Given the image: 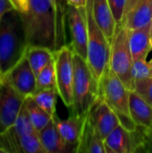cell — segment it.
I'll use <instances>...</instances> for the list:
<instances>
[{"mask_svg":"<svg viewBox=\"0 0 152 153\" xmlns=\"http://www.w3.org/2000/svg\"><path fill=\"white\" fill-rule=\"evenodd\" d=\"M104 144L106 153L132 152L131 133L119 125L104 139Z\"/></svg>","mask_w":152,"mask_h":153,"instance_id":"19","label":"cell"},{"mask_svg":"<svg viewBox=\"0 0 152 153\" xmlns=\"http://www.w3.org/2000/svg\"><path fill=\"white\" fill-rule=\"evenodd\" d=\"M88 0H66L67 4L75 7H85Z\"/></svg>","mask_w":152,"mask_h":153,"instance_id":"31","label":"cell"},{"mask_svg":"<svg viewBox=\"0 0 152 153\" xmlns=\"http://www.w3.org/2000/svg\"><path fill=\"white\" fill-rule=\"evenodd\" d=\"M75 152L106 153L104 140L99 136L96 129L91 125L88 117V114Z\"/></svg>","mask_w":152,"mask_h":153,"instance_id":"17","label":"cell"},{"mask_svg":"<svg viewBox=\"0 0 152 153\" xmlns=\"http://www.w3.org/2000/svg\"><path fill=\"white\" fill-rule=\"evenodd\" d=\"M99 94L119 118L120 125L133 133L137 126L131 118L129 110V90L108 66L99 82Z\"/></svg>","mask_w":152,"mask_h":153,"instance_id":"3","label":"cell"},{"mask_svg":"<svg viewBox=\"0 0 152 153\" xmlns=\"http://www.w3.org/2000/svg\"><path fill=\"white\" fill-rule=\"evenodd\" d=\"M39 135L47 153H65L70 152H75V149H73V147L76 146L71 145L64 140L53 118L39 133Z\"/></svg>","mask_w":152,"mask_h":153,"instance_id":"12","label":"cell"},{"mask_svg":"<svg viewBox=\"0 0 152 153\" xmlns=\"http://www.w3.org/2000/svg\"><path fill=\"white\" fill-rule=\"evenodd\" d=\"M151 33H152V20H151Z\"/></svg>","mask_w":152,"mask_h":153,"instance_id":"34","label":"cell"},{"mask_svg":"<svg viewBox=\"0 0 152 153\" xmlns=\"http://www.w3.org/2000/svg\"><path fill=\"white\" fill-rule=\"evenodd\" d=\"M24 105L29 113L30 119L35 128V130L39 133L51 120L52 117L42 109L31 96L26 97L24 100Z\"/></svg>","mask_w":152,"mask_h":153,"instance_id":"21","label":"cell"},{"mask_svg":"<svg viewBox=\"0 0 152 153\" xmlns=\"http://www.w3.org/2000/svg\"><path fill=\"white\" fill-rule=\"evenodd\" d=\"M151 23L134 30H128V38L133 61L147 58L151 49Z\"/></svg>","mask_w":152,"mask_h":153,"instance_id":"16","label":"cell"},{"mask_svg":"<svg viewBox=\"0 0 152 153\" xmlns=\"http://www.w3.org/2000/svg\"><path fill=\"white\" fill-rule=\"evenodd\" d=\"M88 117L103 140L120 125L118 117L100 95L90 108Z\"/></svg>","mask_w":152,"mask_h":153,"instance_id":"11","label":"cell"},{"mask_svg":"<svg viewBox=\"0 0 152 153\" xmlns=\"http://www.w3.org/2000/svg\"><path fill=\"white\" fill-rule=\"evenodd\" d=\"M11 128L13 130V132L21 138L22 136L28 134H31L34 132H37L30 119L29 117V113L26 109V107L23 105L21 108V111L16 118L15 123L11 126Z\"/></svg>","mask_w":152,"mask_h":153,"instance_id":"24","label":"cell"},{"mask_svg":"<svg viewBox=\"0 0 152 153\" xmlns=\"http://www.w3.org/2000/svg\"><path fill=\"white\" fill-rule=\"evenodd\" d=\"M151 49H152V33L151 35Z\"/></svg>","mask_w":152,"mask_h":153,"instance_id":"33","label":"cell"},{"mask_svg":"<svg viewBox=\"0 0 152 153\" xmlns=\"http://www.w3.org/2000/svg\"><path fill=\"white\" fill-rule=\"evenodd\" d=\"M73 115H87L99 94V82L85 59L73 52Z\"/></svg>","mask_w":152,"mask_h":153,"instance_id":"4","label":"cell"},{"mask_svg":"<svg viewBox=\"0 0 152 153\" xmlns=\"http://www.w3.org/2000/svg\"><path fill=\"white\" fill-rule=\"evenodd\" d=\"M134 91L152 106V77L135 80Z\"/></svg>","mask_w":152,"mask_h":153,"instance_id":"27","label":"cell"},{"mask_svg":"<svg viewBox=\"0 0 152 153\" xmlns=\"http://www.w3.org/2000/svg\"><path fill=\"white\" fill-rule=\"evenodd\" d=\"M129 110L136 126L151 128L152 106L135 91H129Z\"/></svg>","mask_w":152,"mask_h":153,"instance_id":"15","label":"cell"},{"mask_svg":"<svg viewBox=\"0 0 152 153\" xmlns=\"http://www.w3.org/2000/svg\"><path fill=\"white\" fill-rule=\"evenodd\" d=\"M86 117L87 115L84 116L72 115L67 119L61 120L60 118H58L57 115L56 114L52 118L64 140L67 143L77 147V144L81 139Z\"/></svg>","mask_w":152,"mask_h":153,"instance_id":"14","label":"cell"},{"mask_svg":"<svg viewBox=\"0 0 152 153\" xmlns=\"http://www.w3.org/2000/svg\"><path fill=\"white\" fill-rule=\"evenodd\" d=\"M24 100L25 97L0 79V134L15 123Z\"/></svg>","mask_w":152,"mask_h":153,"instance_id":"9","label":"cell"},{"mask_svg":"<svg viewBox=\"0 0 152 153\" xmlns=\"http://www.w3.org/2000/svg\"><path fill=\"white\" fill-rule=\"evenodd\" d=\"M0 79L25 98L36 91V75L25 56Z\"/></svg>","mask_w":152,"mask_h":153,"instance_id":"10","label":"cell"},{"mask_svg":"<svg viewBox=\"0 0 152 153\" xmlns=\"http://www.w3.org/2000/svg\"><path fill=\"white\" fill-rule=\"evenodd\" d=\"M51 88L56 89L55 57H53L50 62L36 76V91Z\"/></svg>","mask_w":152,"mask_h":153,"instance_id":"23","label":"cell"},{"mask_svg":"<svg viewBox=\"0 0 152 153\" xmlns=\"http://www.w3.org/2000/svg\"><path fill=\"white\" fill-rule=\"evenodd\" d=\"M138 2V0H127V4H126V9H125V16L128 14V13L133 8V6L136 4V3ZM125 21V20H124Z\"/></svg>","mask_w":152,"mask_h":153,"instance_id":"32","label":"cell"},{"mask_svg":"<svg viewBox=\"0 0 152 153\" xmlns=\"http://www.w3.org/2000/svg\"><path fill=\"white\" fill-rule=\"evenodd\" d=\"M108 66L129 91H134L133 58L129 44L128 30L124 25L117 26L111 41Z\"/></svg>","mask_w":152,"mask_h":153,"instance_id":"6","label":"cell"},{"mask_svg":"<svg viewBox=\"0 0 152 153\" xmlns=\"http://www.w3.org/2000/svg\"><path fill=\"white\" fill-rule=\"evenodd\" d=\"M24 56L27 57L35 75L37 76L54 57V52L45 47L29 46Z\"/></svg>","mask_w":152,"mask_h":153,"instance_id":"20","label":"cell"},{"mask_svg":"<svg viewBox=\"0 0 152 153\" xmlns=\"http://www.w3.org/2000/svg\"><path fill=\"white\" fill-rule=\"evenodd\" d=\"M57 96L58 92L57 90L55 88L39 91L31 95L32 99L36 101V103L47 113H48L52 117L56 114V106Z\"/></svg>","mask_w":152,"mask_h":153,"instance_id":"22","label":"cell"},{"mask_svg":"<svg viewBox=\"0 0 152 153\" xmlns=\"http://www.w3.org/2000/svg\"><path fill=\"white\" fill-rule=\"evenodd\" d=\"M28 44L20 13L11 10L0 22V77L24 56Z\"/></svg>","mask_w":152,"mask_h":153,"instance_id":"2","label":"cell"},{"mask_svg":"<svg viewBox=\"0 0 152 153\" xmlns=\"http://www.w3.org/2000/svg\"><path fill=\"white\" fill-rule=\"evenodd\" d=\"M117 25H123L127 0H108Z\"/></svg>","mask_w":152,"mask_h":153,"instance_id":"28","label":"cell"},{"mask_svg":"<svg viewBox=\"0 0 152 153\" xmlns=\"http://www.w3.org/2000/svg\"><path fill=\"white\" fill-rule=\"evenodd\" d=\"M15 7V9L20 13H23L26 11L29 5V0H11Z\"/></svg>","mask_w":152,"mask_h":153,"instance_id":"30","label":"cell"},{"mask_svg":"<svg viewBox=\"0 0 152 153\" xmlns=\"http://www.w3.org/2000/svg\"><path fill=\"white\" fill-rule=\"evenodd\" d=\"M66 0H29L20 13L29 46H41L54 53L70 45Z\"/></svg>","mask_w":152,"mask_h":153,"instance_id":"1","label":"cell"},{"mask_svg":"<svg viewBox=\"0 0 152 153\" xmlns=\"http://www.w3.org/2000/svg\"><path fill=\"white\" fill-rule=\"evenodd\" d=\"M15 9L11 0H0V22L5 13Z\"/></svg>","mask_w":152,"mask_h":153,"instance_id":"29","label":"cell"},{"mask_svg":"<svg viewBox=\"0 0 152 153\" xmlns=\"http://www.w3.org/2000/svg\"><path fill=\"white\" fill-rule=\"evenodd\" d=\"M133 74L134 81L137 79H142L152 77V60L147 61V58H141L133 61Z\"/></svg>","mask_w":152,"mask_h":153,"instance_id":"26","label":"cell"},{"mask_svg":"<svg viewBox=\"0 0 152 153\" xmlns=\"http://www.w3.org/2000/svg\"><path fill=\"white\" fill-rule=\"evenodd\" d=\"M86 16L88 24L87 63L93 76L97 82H99L102 75L109 65L111 44L94 19L92 12V0L87 1Z\"/></svg>","mask_w":152,"mask_h":153,"instance_id":"5","label":"cell"},{"mask_svg":"<svg viewBox=\"0 0 152 153\" xmlns=\"http://www.w3.org/2000/svg\"><path fill=\"white\" fill-rule=\"evenodd\" d=\"M67 21L70 46L73 51L87 61L88 57V24L85 7L67 4Z\"/></svg>","mask_w":152,"mask_h":153,"instance_id":"8","label":"cell"},{"mask_svg":"<svg viewBox=\"0 0 152 153\" xmlns=\"http://www.w3.org/2000/svg\"><path fill=\"white\" fill-rule=\"evenodd\" d=\"M152 20V0H138L125 16L123 25L127 30H134L151 23Z\"/></svg>","mask_w":152,"mask_h":153,"instance_id":"18","label":"cell"},{"mask_svg":"<svg viewBox=\"0 0 152 153\" xmlns=\"http://www.w3.org/2000/svg\"><path fill=\"white\" fill-rule=\"evenodd\" d=\"M20 147L21 153H47L38 132L22 136Z\"/></svg>","mask_w":152,"mask_h":153,"instance_id":"25","label":"cell"},{"mask_svg":"<svg viewBox=\"0 0 152 153\" xmlns=\"http://www.w3.org/2000/svg\"><path fill=\"white\" fill-rule=\"evenodd\" d=\"M56 64V89L58 96L67 108L73 105V51L70 45L54 53Z\"/></svg>","mask_w":152,"mask_h":153,"instance_id":"7","label":"cell"},{"mask_svg":"<svg viewBox=\"0 0 152 153\" xmlns=\"http://www.w3.org/2000/svg\"><path fill=\"white\" fill-rule=\"evenodd\" d=\"M92 12L98 26L101 29L111 44L118 25L115 20L108 0H92Z\"/></svg>","mask_w":152,"mask_h":153,"instance_id":"13","label":"cell"}]
</instances>
